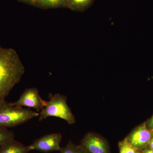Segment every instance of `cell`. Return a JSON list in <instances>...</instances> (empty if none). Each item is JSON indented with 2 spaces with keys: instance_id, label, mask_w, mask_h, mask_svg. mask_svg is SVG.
<instances>
[{
  "instance_id": "1",
  "label": "cell",
  "mask_w": 153,
  "mask_h": 153,
  "mask_svg": "<svg viewBox=\"0 0 153 153\" xmlns=\"http://www.w3.org/2000/svg\"><path fill=\"white\" fill-rule=\"evenodd\" d=\"M25 68L16 51L0 47V103L21 81Z\"/></svg>"
},
{
  "instance_id": "2",
  "label": "cell",
  "mask_w": 153,
  "mask_h": 153,
  "mask_svg": "<svg viewBox=\"0 0 153 153\" xmlns=\"http://www.w3.org/2000/svg\"><path fill=\"white\" fill-rule=\"evenodd\" d=\"M39 115L32 110L14 106L5 100L0 103V127L8 128L16 126Z\"/></svg>"
},
{
  "instance_id": "3",
  "label": "cell",
  "mask_w": 153,
  "mask_h": 153,
  "mask_svg": "<svg viewBox=\"0 0 153 153\" xmlns=\"http://www.w3.org/2000/svg\"><path fill=\"white\" fill-rule=\"evenodd\" d=\"M49 100L47 105L39 113V120L49 117H56L66 121L70 125L75 123V117L67 103V97L65 95L57 93H49Z\"/></svg>"
},
{
  "instance_id": "4",
  "label": "cell",
  "mask_w": 153,
  "mask_h": 153,
  "mask_svg": "<svg viewBox=\"0 0 153 153\" xmlns=\"http://www.w3.org/2000/svg\"><path fill=\"white\" fill-rule=\"evenodd\" d=\"M47 103V101L41 97L38 88L35 87L25 89L18 100L11 102L14 106L34 108L38 111H41L46 106Z\"/></svg>"
},
{
  "instance_id": "5",
  "label": "cell",
  "mask_w": 153,
  "mask_h": 153,
  "mask_svg": "<svg viewBox=\"0 0 153 153\" xmlns=\"http://www.w3.org/2000/svg\"><path fill=\"white\" fill-rule=\"evenodd\" d=\"M62 135L60 133H52L46 135L34 141L29 146L31 151L49 153L60 151Z\"/></svg>"
},
{
  "instance_id": "6",
  "label": "cell",
  "mask_w": 153,
  "mask_h": 153,
  "mask_svg": "<svg viewBox=\"0 0 153 153\" xmlns=\"http://www.w3.org/2000/svg\"><path fill=\"white\" fill-rule=\"evenodd\" d=\"M81 146L88 153H110L109 147L102 137L94 133H88L81 140Z\"/></svg>"
},
{
  "instance_id": "7",
  "label": "cell",
  "mask_w": 153,
  "mask_h": 153,
  "mask_svg": "<svg viewBox=\"0 0 153 153\" xmlns=\"http://www.w3.org/2000/svg\"><path fill=\"white\" fill-rule=\"evenodd\" d=\"M152 136V133L144 124L134 130L126 138L131 144L137 149L149 142Z\"/></svg>"
},
{
  "instance_id": "8",
  "label": "cell",
  "mask_w": 153,
  "mask_h": 153,
  "mask_svg": "<svg viewBox=\"0 0 153 153\" xmlns=\"http://www.w3.org/2000/svg\"><path fill=\"white\" fill-rule=\"evenodd\" d=\"M31 151L29 146H25L15 139L0 146V153H29Z\"/></svg>"
},
{
  "instance_id": "9",
  "label": "cell",
  "mask_w": 153,
  "mask_h": 153,
  "mask_svg": "<svg viewBox=\"0 0 153 153\" xmlns=\"http://www.w3.org/2000/svg\"><path fill=\"white\" fill-rule=\"evenodd\" d=\"M94 0H66V7L73 10H84L92 4Z\"/></svg>"
},
{
  "instance_id": "10",
  "label": "cell",
  "mask_w": 153,
  "mask_h": 153,
  "mask_svg": "<svg viewBox=\"0 0 153 153\" xmlns=\"http://www.w3.org/2000/svg\"><path fill=\"white\" fill-rule=\"evenodd\" d=\"M34 4L44 8L66 7V0H37Z\"/></svg>"
},
{
  "instance_id": "11",
  "label": "cell",
  "mask_w": 153,
  "mask_h": 153,
  "mask_svg": "<svg viewBox=\"0 0 153 153\" xmlns=\"http://www.w3.org/2000/svg\"><path fill=\"white\" fill-rule=\"evenodd\" d=\"M59 152L60 153H88L82 146L75 145L71 141L65 147L60 148Z\"/></svg>"
},
{
  "instance_id": "12",
  "label": "cell",
  "mask_w": 153,
  "mask_h": 153,
  "mask_svg": "<svg viewBox=\"0 0 153 153\" xmlns=\"http://www.w3.org/2000/svg\"><path fill=\"white\" fill-rule=\"evenodd\" d=\"M14 138L13 131L9 130L8 128L0 127V146Z\"/></svg>"
},
{
  "instance_id": "13",
  "label": "cell",
  "mask_w": 153,
  "mask_h": 153,
  "mask_svg": "<svg viewBox=\"0 0 153 153\" xmlns=\"http://www.w3.org/2000/svg\"><path fill=\"white\" fill-rule=\"evenodd\" d=\"M120 153H137V148L131 144L127 138L120 143Z\"/></svg>"
},
{
  "instance_id": "14",
  "label": "cell",
  "mask_w": 153,
  "mask_h": 153,
  "mask_svg": "<svg viewBox=\"0 0 153 153\" xmlns=\"http://www.w3.org/2000/svg\"><path fill=\"white\" fill-rule=\"evenodd\" d=\"M149 126L150 128H153V116L149 122Z\"/></svg>"
},
{
  "instance_id": "15",
  "label": "cell",
  "mask_w": 153,
  "mask_h": 153,
  "mask_svg": "<svg viewBox=\"0 0 153 153\" xmlns=\"http://www.w3.org/2000/svg\"><path fill=\"white\" fill-rule=\"evenodd\" d=\"M21 1H23L27 2H30L32 3L33 4H35L37 0H21Z\"/></svg>"
},
{
  "instance_id": "16",
  "label": "cell",
  "mask_w": 153,
  "mask_h": 153,
  "mask_svg": "<svg viewBox=\"0 0 153 153\" xmlns=\"http://www.w3.org/2000/svg\"><path fill=\"white\" fill-rule=\"evenodd\" d=\"M144 153H153V149H147L145 152Z\"/></svg>"
},
{
  "instance_id": "17",
  "label": "cell",
  "mask_w": 153,
  "mask_h": 153,
  "mask_svg": "<svg viewBox=\"0 0 153 153\" xmlns=\"http://www.w3.org/2000/svg\"><path fill=\"white\" fill-rule=\"evenodd\" d=\"M150 146L152 149L153 150V138L150 141Z\"/></svg>"
}]
</instances>
